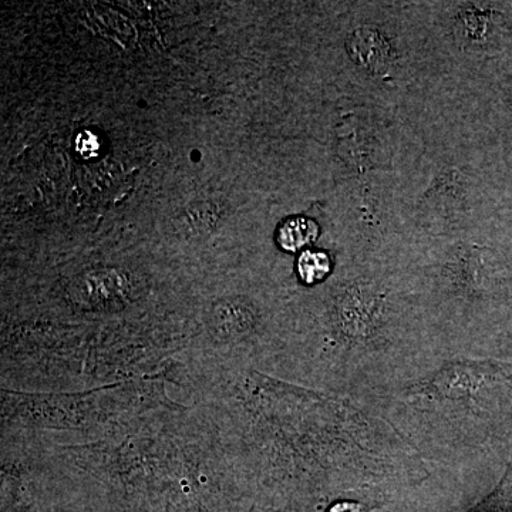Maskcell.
I'll return each instance as SVG.
<instances>
[{
    "label": "cell",
    "instance_id": "obj_1",
    "mask_svg": "<svg viewBox=\"0 0 512 512\" xmlns=\"http://www.w3.org/2000/svg\"><path fill=\"white\" fill-rule=\"evenodd\" d=\"M175 386L221 431L249 512H325L339 501L409 503L429 466L356 400L255 369L185 366Z\"/></svg>",
    "mask_w": 512,
    "mask_h": 512
},
{
    "label": "cell",
    "instance_id": "obj_2",
    "mask_svg": "<svg viewBox=\"0 0 512 512\" xmlns=\"http://www.w3.org/2000/svg\"><path fill=\"white\" fill-rule=\"evenodd\" d=\"M80 487L120 512H248L221 431L177 399L86 440L37 436Z\"/></svg>",
    "mask_w": 512,
    "mask_h": 512
},
{
    "label": "cell",
    "instance_id": "obj_3",
    "mask_svg": "<svg viewBox=\"0 0 512 512\" xmlns=\"http://www.w3.org/2000/svg\"><path fill=\"white\" fill-rule=\"evenodd\" d=\"M429 463H466L512 413V362L453 357L416 382L359 403Z\"/></svg>",
    "mask_w": 512,
    "mask_h": 512
},
{
    "label": "cell",
    "instance_id": "obj_4",
    "mask_svg": "<svg viewBox=\"0 0 512 512\" xmlns=\"http://www.w3.org/2000/svg\"><path fill=\"white\" fill-rule=\"evenodd\" d=\"M2 393V431L59 440L92 439L173 400L163 377L131 379L84 392Z\"/></svg>",
    "mask_w": 512,
    "mask_h": 512
},
{
    "label": "cell",
    "instance_id": "obj_5",
    "mask_svg": "<svg viewBox=\"0 0 512 512\" xmlns=\"http://www.w3.org/2000/svg\"><path fill=\"white\" fill-rule=\"evenodd\" d=\"M43 512H120L109 501L84 491L80 485L70 481Z\"/></svg>",
    "mask_w": 512,
    "mask_h": 512
},
{
    "label": "cell",
    "instance_id": "obj_6",
    "mask_svg": "<svg viewBox=\"0 0 512 512\" xmlns=\"http://www.w3.org/2000/svg\"><path fill=\"white\" fill-rule=\"evenodd\" d=\"M376 512H419L410 503L394 504ZM464 512H512V461L500 483L483 500Z\"/></svg>",
    "mask_w": 512,
    "mask_h": 512
},
{
    "label": "cell",
    "instance_id": "obj_7",
    "mask_svg": "<svg viewBox=\"0 0 512 512\" xmlns=\"http://www.w3.org/2000/svg\"><path fill=\"white\" fill-rule=\"evenodd\" d=\"M353 57L370 70H380L389 62L390 47L376 30H357L350 40Z\"/></svg>",
    "mask_w": 512,
    "mask_h": 512
},
{
    "label": "cell",
    "instance_id": "obj_8",
    "mask_svg": "<svg viewBox=\"0 0 512 512\" xmlns=\"http://www.w3.org/2000/svg\"><path fill=\"white\" fill-rule=\"evenodd\" d=\"M318 238V225L308 218H292L279 229L278 242L288 252H298Z\"/></svg>",
    "mask_w": 512,
    "mask_h": 512
},
{
    "label": "cell",
    "instance_id": "obj_9",
    "mask_svg": "<svg viewBox=\"0 0 512 512\" xmlns=\"http://www.w3.org/2000/svg\"><path fill=\"white\" fill-rule=\"evenodd\" d=\"M332 259L323 251L306 249L296 262V272L305 285H316L332 274Z\"/></svg>",
    "mask_w": 512,
    "mask_h": 512
},
{
    "label": "cell",
    "instance_id": "obj_10",
    "mask_svg": "<svg viewBox=\"0 0 512 512\" xmlns=\"http://www.w3.org/2000/svg\"><path fill=\"white\" fill-rule=\"evenodd\" d=\"M76 148L83 157H92L99 151V138L90 133V131H86V133L80 134L77 137Z\"/></svg>",
    "mask_w": 512,
    "mask_h": 512
}]
</instances>
